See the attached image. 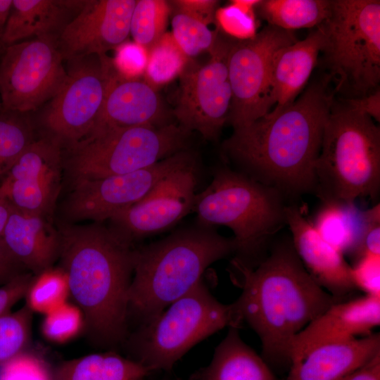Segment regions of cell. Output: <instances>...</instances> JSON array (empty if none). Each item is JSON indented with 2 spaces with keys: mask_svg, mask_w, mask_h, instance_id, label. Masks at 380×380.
Wrapping results in <instances>:
<instances>
[{
  "mask_svg": "<svg viewBox=\"0 0 380 380\" xmlns=\"http://www.w3.org/2000/svg\"><path fill=\"white\" fill-rule=\"evenodd\" d=\"M37 138L31 113L0 111V176Z\"/></svg>",
  "mask_w": 380,
  "mask_h": 380,
  "instance_id": "29",
  "label": "cell"
},
{
  "mask_svg": "<svg viewBox=\"0 0 380 380\" xmlns=\"http://www.w3.org/2000/svg\"><path fill=\"white\" fill-rule=\"evenodd\" d=\"M69 295L66 273L60 267H51L34 275L25 297L32 312L45 315L67 302Z\"/></svg>",
  "mask_w": 380,
  "mask_h": 380,
  "instance_id": "31",
  "label": "cell"
},
{
  "mask_svg": "<svg viewBox=\"0 0 380 380\" xmlns=\"http://www.w3.org/2000/svg\"><path fill=\"white\" fill-rule=\"evenodd\" d=\"M111 58L117 73L125 79H138L145 72L148 51L134 42H124Z\"/></svg>",
  "mask_w": 380,
  "mask_h": 380,
  "instance_id": "38",
  "label": "cell"
},
{
  "mask_svg": "<svg viewBox=\"0 0 380 380\" xmlns=\"http://www.w3.org/2000/svg\"><path fill=\"white\" fill-rule=\"evenodd\" d=\"M32 312L25 305L0 315V365L25 351L30 337Z\"/></svg>",
  "mask_w": 380,
  "mask_h": 380,
  "instance_id": "34",
  "label": "cell"
},
{
  "mask_svg": "<svg viewBox=\"0 0 380 380\" xmlns=\"http://www.w3.org/2000/svg\"><path fill=\"white\" fill-rule=\"evenodd\" d=\"M234 252L233 236L198 222L135 248L128 294L129 329L132 322L137 328L151 320L202 281L210 265Z\"/></svg>",
  "mask_w": 380,
  "mask_h": 380,
  "instance_id": "4",
  "label": "cell"
},
{
  "mask_svg": "<svg viewBox=\"0 0 380 380\" xmlns=\"http://www.w3.org/2000/svg\"><path fill=\"white\" fill-rule=\"evenodd\" d=\"M188 57L176 44L171 32L163 36L148 50L144 80L154 89L180 75Z\"/></svg>",
  "mask_w": 380,
  "mask_h": 380,
  "instance_id": "30",
  "label": "cell"
},
{
  "mask_svg": "<svg viewBox=\"0 0 380 380\" xmlns=\"http://www.w3.org/2000/svg\"><path fill=\"white\" fill-rule=\"evenodd\" d=\"M171 32L176 44L188 57L210 51L217 40V32L199 20L176 9L172 18Z\"/></svg>",
  "mask_w": 380,
  "mask_h": 380,
  "instance_id": "33",
  "label": "cell"
},
{
  "mask_svg": "<svg viewBox=\"0 0 380 380\" xmlns=\"http://www.w3.org/2000/svg\"><path fill=\"white\" fill-rule=\"evenodd\" d=\"M58 229L60 267L67 274L70 295L84 315L89 340L101 348L123 346L129 333L133 244L98 222H63Z\"/></svg>",
  "mask_w": 380,
  "mask_h": 380,
  "instance_id": "3",
  "label": "cell"
},
{
  "mask_svg": "<svg viewBox=\"0 0 380 380\" xmlns=\"http://www.w3.org/2000/svg\"><path fill=\"white\" fill-rule=\"evenodd\" d=\"M315 193L322 201L375 199L380 191V128L343 101L334 104L315 165Z\"/></svg>",
  "mask_w": 380,
  "mask_h": 380,
  "instance_id": "6",
  "label": "cell"
},
{
  "mask_svg": "<svg viewBox=\"0 0 380 380\" xmlns=\"http://www.w3.org/2000/svg\"><path fill=\"white\" fill-rule=\"evenodd\" d=\"M365 222L358 244L351 255L354 260L365 255H380V205L364 210Z\"/></svg>",
  "mask_w": 380,
  "mask_h": 380,
  "instance_id": "40",
  "label": "cell"
},
{
  "mask_svg": "<svg viewBox=\"0 0 380 380\" xmlns=\"http://www.w3.org/2000/svg\"><path fill=\"white\" fill-rule=\"evenodd\" d=\"M353 110L365 114L376 121H380V91L360 98L347 99L343 101Z\"/></svg>",
  "mask_w": 380,
  "mask_h": 380,
  "instance_id": "44",
  "label": "cell"
},
{
  "mask_svg": "<svg viewBox=\"0 0 380 380\" xmlns=\"http://www.w3.org/2000/svg\"><path fill=\"white\" fill-rule=\"evenodd\" d=\"M324 44L323 32L317 27L305 39L277 51L270 71L266 98L267 114H277L296 101L317 65Z\"/></svg>",
  "mask_w": 380,
  "mask_h": 380,
  "instance_id": "20",
  "label": "cell"
},
{
  "mask_svg": "<svg viewBox=\"0 0 380 380\" xmlns=\"http://www.w3.org/2000/svg\"><path fill=\"white\" fill-rule=\"evenodd\" d=\"M152 372L114 350L66 360L53 369L54 380H144Z\"/></svg>",
  "mask_w": 380,
  "mask_h": 380,
  "instance_id": "26",
  "label": "cell"
},
{
  "mask_svg": "<svg viewBox=\"0 0 380 380\" xmlns=\"http://www.w3.org/2000/svg\"><path fill=\"white\" fill-rule=\"evenodd\" d=\"M232 267L242 289L234 302L237 312L259 336L268 365L290 366L294 337L332 304L343 300L309 274L291 239L274 243L253 269Z\"/></svg>",
  "mask_w": 380,
  "mask_h": 380,
  "instance_id": "2",
  "label": "cell"
},
{
  "mask_svg": "<svg viewBox=\"0 0 380 380\" xmlns=\"http://www.w3.org/2000/svg\"><path fill=\"white\" fill-rule=\"evenodd\" d=\"M1 238L14 257L34 275L53 267L58 259L60 234L51 217L13 205Z\"/></svg>",
  "mask_w": 380,
  "mask_h": 380,
  "instance_id": "21",
  "label": "cell"
},
{
  "mask_svg": "<svg viewBox=\"0 0 380 380\" xmlns=\"http://www.w3.org/2000/svg\"><path fill=\"white\" fill-rule=\"evenodd\" d=\"M197 161L165 176L144 198L112 217L109 228L133 244L165 231L192 212L197 194Z\"/></svg>",
  "mask_w": 380,
  "mask_h": 380,
  "instance_id": "15",
  "label": "cell"
},
{
  "mask_svg": "<svg viewBox=\"0 0 380 380\" xmlns=\"http://www.w3.org/2000/svg\"><path fill=\"white\" fill-rule=\"evenodd\" d=\"M318 27L335 91L355 99L379 89L380 1L333 0Z\"/></svg>",
  "mask_w": 380,
  "mask_h": 380,
  "instance_id": "8",
  "label": "cell"
},
{
  "mask_svg": "<svg viewBox=\"0 0 380 380\" xmlns=\"http://www.w3.org/2000/svg\"><path fill=\"white\" fill-rule=\"evenodd\" d=\"M170 10L167 1H136L129 29L134 42L148 51L165 33Z\"/></svg>",
  "mask_w": 380,
  "mask_h": 380,
  "instance_id": "32",
  "label": "cell"
},
{
  "mask_svg": "<svg viewBox=\"0 0 380 380\" xmlns=\"http://www.w3.org/2000/svg\"><path fill=\"white\" fill-rule=\"evenodd\" d=\"M191 134L177 122L91 134L63 151V171L70 183L135 172L190 149Z\"/></svg>",
  "mask_w": 380,
  "mask_h": 380,
  "instance_id": "9",
  "label": "cell"
},
{
  "mask_svg": "<svg viewBox=\"0 0 380 380\" xmlns=\"http://www.w3.org/2000/svg\"><path fill=\"white\" fill-rule=\"evenodd\" d=\"M284 196L227 166L216 168L210 184L197 193V222L231 229L235 243L232 265L248 269L266 257L270 242L286 225Z\"/></svg>",
  "mask_w": 380,
  "mask_h": 380,
  "instance_id": "5",
  "label": "cell"
},
{
  "mask_svg": "<svg viewBox=\"0 0 380 380\" xmlns=\"http://www.w3.org/2000/svg\"><path fill=\"white\" fill-rule=\"evenodd\" d=\"M364 222V210L355 202L341 201H322L311 222L327 243L350 256L358 244Z\"/></svg>",
  "mask_w": 380,
  "mask_h": 380,
  "instance_id": "27",
  "label": "cell"
},
{
  "mask_svg": "<svg viewBox=\"0 0 380 380\" xmlns=\"http://www.w3.org/2000/svg\"><path fill=\"white\" fill-rule=\"evenodd\" d=\"M379 353V333L322 345L292 362L286 380H343Z\"/></svg>",
  "mask_w": 380,
  "mask_h": 380,
  "instance_id": "22",
  "label": "cell"
},
{
  "mask_svg": "<svg viewBox=\"0 0 380 380\" xmlns=\"http://www.w3.org/2000/svg\"><path fill=\"white\" fill-rule=\"evenodd\" d=\"M260 0H234L225 7L217 8L215 20L228 34L239 40L253 37L256 34L254 8Z\"/></svg>",
  "mask_w": 380,
  "mask_h": 380,
  "instance_id": "36",
  "label": "cell"
},
{
  "mask_svg": "<svg viewBox=\"0 0 380 380\" xmlns=\"http://www.w3.org/2000/svg\"><path fill=\"white\" fill-rule=\"evenodd\" d=\"M12 207V203L5 192L0 187V238L2 237L3 232L11 212Z\"/></svg>",
  "mask_w": 380,
  "mask_h": 380,
  "instance_id": "46",
  "label": "cell"
},
{
  "mask_svg": "<svg viewBox=\"0 0 380 380\" xmlns=\"http://www.w3.org/2000/svg\"><path fill=\"white\" fill-rule=\"evenodd\" d=\"M285 216L293 246L307 272L327 292L343 300L356 289L344 255L319 234L298 205H286Z\"/></svg>",
  "mask_w": 380,
  "mask_h": 380,
  "instance_id": "18",
  "label": "cell"
},
{
  "mask_svg": "<svg viewBox=\"0 0 380 380\" xmlns=\"http://www.w3.org/2000/svg\"><path fill=\"white\" fill-rule=\"evenodd\" d=\"M168 123L156 89L145 80L125 79L115 71L100 115L88 135L113 129Z\"/></svg>",
  "mask_w": 380,
  "mask_h": 380,
  "instance_id": "19",
  "label": "cell"
},
{
  "mask_svg": "<svg viewBox=\"0 0 380 380\" xmlns=\"http://www.w3.org/2000/svg\"><path fill=\"white\" fill-rule=\"evenodd\" d=\"M329 0H265L257 6L261 16L285 30L318 27L327 17Z\"/></svg>",
  "mask_w": 380,
  "mask_h": 380,
  "instance_id": "28",
  "label": "cell"
},
{
  "mask_svg": "<svg viewBox=\"0 0 380 380\" xmlns=\"http://www.w3.org/2000/svg\"><path fill=\"white\" fill-rule=\"evenodd\" d=\"M232 43L217 40L210 61L187 65L180 74V89L173 112L177 124L205 140L215 141L227 121L232 101L227 60Z\"/></svg>",
  "mask_w": 380,
  "mask_h": 380,
  "instance_id": "14",
  "label": "cell"
},
{
  "mask_svg": "<svg viewBox=\"0 0 380 380\" xmlns=\"http://www.w3.org/2000/svg\"><path fill=\"white\" fill-rule=\"evenodd\" d=\"M343 380H380V353Z\"/></svg>",
  "mask_w": 380,
  "mask_h": 380,
  "instance_id": "45",
  "label": "cell"
},
{
  "mask_svg": "<svg viewBox=\"0 0 380 380\" xmlns=\"http://www.w3.org/2000/svg\"><path fill=\"white\" fill-rule=\"evenodd\" d=\"M0 61L2 110L36 112L61 89L66 77L57 40L34 38L6 47Z\"/></svg>",
  "mask_w": 380,
  "mask_h": 380,
  "instance_id": "11",
  "label": "cell"
},
{
  "mask_svg": "<svg viewBox=\"0 0 380 380\" xmlns=\"http://www.w3.org/2000/svg\"><path fill=\"white\" fill-rule=\"evenodd\" d=\"M84 329V315L76 305L65 302L44 315L42 331L50 341L62 343L76 337Z\"/></svg>",
  "mask_w": 380,
  "mask_h": 380,
  "instance_id": "35",
  "label": "cell"
},
{
  "mask_svg": "<svg viewBox=\"0 0 380 380\" xmlns=\"http://www.w3.org/2000/svg\"><path fill=\"white\" fill-rule=\"evenodd\" d=\"M0 380H54L53 369L42 357L25 350L0 365Z\"/></svg>",
  "mask_w": 380,
  "mask_h": 380,
  "instance_id": "37",
  "label": "cell"
},
{
  "mask_svg": "<svg viewBox=\"0 0 380 380\" xmlns=\"http://www.w3.org/2000/svg\"><path fill=\"white\" fill-rule=\"evenodd\" d=\"M239 328L229 327L210 362L189 380H276L267 362L241 339Z\"/></svg>",
  "mask_w": 380,
  "mask_h": 380,
  "instance_id": "24",
  "label": "cell"
},
{
  "mask_svg": "<svg viewBox=\"0 0 380 380\" xmlns=\"http://www.w3.org/2000/svg\"><path fill=\"white\" fill-rule=\"evenodd\" d=\"M135 3L136 0L86 1L58 38L63 60L107 55L125 42Z\"/></svg>",
  "mask_w": 380,
  "mask_h": 380,
  "instance_id": "16",
  "label": "cell"
},
{
  "mask_svg": "<svg viewBox=\"0 0 380 380\" xmlns=\"http://www.w3.org/2000/svg\"><path fill=\"white\" fill-rule=\"evenodd\" d=\"M167 309L130 331L123 344L129 358L153 372H170L194 346L242 320L234 303L218 301L201 281Z\"/></svg>",
  "mask_w": 380,
  "mask_h": 380,
  "instance_id": "7",
  "label": "cell"
},
{
  "mask_svg": "<svg viewBox=\"0 0 380 380\" xmlns=\"http://www.w3.org/2000/svg\"><path fill=\"white\" fill-rule=\"evenodd\" d=\"M25 269L9 251L2 238H0V285L2 286L25 273Z\"/></svg>",
  "mask_w": 380,
  "mask_h": 380,
  "instance_id": "43",
  "label": "cell"
},
{
  "mask_svg": "<svg viewBox=\"0 0 380 380\" xmlns=\"http://www.w3.org/2000/svg\"><path fill=\"white\" fill-rule=\"evenodd\" d=\"M350 267L355 288L366 295L380 296V255H363Z\"/></svg>",
  "mask_w": 380,
  "mask_h": 380,
  "instance_id": "39",
  "label": "cell"
},
{
  "mask_svg": "<svg viewBox=\"0 0 380 380\" xmlns=\"http://www.w3.org/2000/svg\"><path fill=\"white\" fill-rule=\"evenodd\" d=\"M63 171L62 148L47 139L37 137L20 154L3 182H16L36 195L60 192Z\"/></svg>",
  "mask_w": 380,
  "mask_h": 380,
  "instance_id": "25",
  "label": "cell"
},
{
  "mask_svg": "<svg viewBox=\"0 0 380 380\" xmlns=\"http://www.w3.org/2000/svg\"><path fill=\"white\" fill-rule=\"evenodd\" d=\"M115 70L107 55H90L67 61L59 91L31 116L37 137L65 151L92 130L103 108Z\"/></svg>",
  "mask_w": 380,
  "mask_h": 380,
  "instance_id": "10",
  "label": "cell"
},
{
  "mask_svg": "<svg viewBox=\"0 0 380 380\" xmlns=\"http://www.w3.org/2000/svg\"><path fill=\"white\" fill-rule=\"evenodd\" d=\"M292 31L268 25L252 38L232 43L227 60L232 101L227 118L234 129L267 113L266 98L274 58L297 42Z\"/></svg>",
  "mask_w": 380,
  "mask_h": 380,
  "instance_id": "13",
  "label": "cell"
},
{
  "mask_svg": "<svg viewBox=\"0 0 380 380\" xmlns=\"http://www.w3.org/2000/svg\"><path fill=\"white\" fill-rule=\"evenodd\" d=\"M379 324L380 296L365 294L336 302L294 337L291 346V364L316 347L369 335Z\"/></svg>",
  "mask_w": 380,
  "mask_h": 380,
  "instance_id": "17",
  "label": "cell"
},
{
  "mask_svg": "<svg viewBox=\"0 0 380 380\" xmlns=\"http://www.w3.org/2000/svg\"><path fill=\"white\" fill-rule=\"evenodd\" d=\"M13 0H0V51L1 41L9 16Z\"/></svg>",
  "mask_w": 380,
  "mask_h": 380,
  "instance_id": "47",
  "label": "cell"
},
{
  "mask_svg": "<svg viewBox=\"0 0 380 380\" xmlns=\"http://www.w3.org/2000/svg\"><path fill=\"white\" fill-rule=\"evenodd\" d=\"M327 76L312 83L282 111L234 129L222 143L237 171L284 196L315 192V165L334 104Z\"/></svg>",
  "mask_w": 380,
  "mask_h": 380,
  "instance_id": "1",
  "label": "cell"
},
{
  "mask_svg": "<svg viewBox=\"0 0 380 380\" xmlns=\"http://www.w3.org/2000/svg\"><path fill=\"white\" fill-rule=\"evenodd\" d=\"M196 160L189 149L130 173L75 181L63 205L65 217L70 222L109 220L144 198L168 174Z\"/></svg>",
  "mask_w": 380,
  "mask_h": 380,
  "instance_id": "12",
  "label": "cell"
},
{
  "mask_svg": "<svg viewBox=\"0 0 380 380\" xmlns=\"http://www.w3.org/2000/svg\"><path fill=\"white\" fill-rule=\"evenodd\" d=\"M86 1L13 0L1 41L3 50L26 38H58Z\"/></svg>",
  "mask_w": 380,
  "mask_h": 380,
  "instance_id": "23",
  "label": "cell"
},
{
  "mask_svg": "<svg viewBox=\"0 0 380 380\" xmlns=\"http://www.w3.org/2000/svg\"><path fill=\"white\" fill-rule=\"evenodd\" d=\"M1 110V102H0V111Z\"/></svg>",
  "mask_w": 380,
  "mask_h": 380,
  "instance_id": "48",
  "label": "cell"
},
{
  "mask_svg": "<svg viewBox=\"0 0 380 380\" xmlns=\"http://www.w3.org/2000/svg\"><path fill=\"white\" fill-rule=\"evenodd\" d=\"M33 277L32 274L25 272L0 286V315L9 312L18 300L25 297Z\"/></svg>",
  "mask_w": 380,
  "mask_h": 380,
  "instance_id": "41",
  "label": "cell"
},
{
  "mask_svg": "<svg viewBox=\"0 0 380 380\" xmlns=\"http://www.w3.org/2000/svg\"><path fill=\"white\" fill-rule=\"evenodd\" d=\"M172 3L175 8L185 13L208 25L215 20L216 8L219 1L215 0H176Z\"/></svg>",
  "mask_w": 380,
  "mask_h": 380,
  "instance_id": "42",
  "label": "cell"
}]
</instances>
